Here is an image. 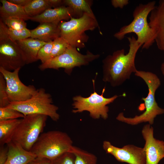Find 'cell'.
<instances>
[{"label": "cell", "mask_w": 164, "mask_h": 164, "mask_svg": "<svg viewBox=\"0 0 164 164\" xmlns=\"http://www.w3.org/2000/svg\"><path fill=\"white\" fill-rule=\"evenodd\" d=\"M128 52L124 49L117 50L108 55L102 61L103 81L113 87L122 85L137 70L135 63L137 53L141 46L134 36L127 37Z\"/></svg>", "instance_id": "obj_1"}, {"label": "cell", "mask_w": 164, "mask_h": 164, "mask_svg": "<svg viewBox=\"0 0 164 164\" xmlns=\"http://www.w3.org/2000/svg\"><path fill=\"white\" fill-rule=\"evenodd\" d=\"M156 1H152L146 4H140L133 12V20L128 25L121 27L115 33L114 37L122 40L125 36L134 33L137 36V41L143 49H148L155 42V36L147 20L148 17L155 8Z\"/></svg>", "instance_id": "obj_2"}, {"label": "cell", "mask_w": 164, "mask_h": 164, "mask_svg": "<svg viewBox=\"0 0 164 164\" xmlns=\"http://www.w3.org/2000/svg\"><path fill=\"white\" fill-rule=\"evenodd\" d=\"M135 75L142 79L148 87L147 96L142 98L144 101L145 110L142 114L133 118L125 117L123 113L121 112L117 115L116 119L131 125L146 122L152 125L157 115L164 113V109L158 106L155 97L156 91L161 84L160 80L156 74L151 72L137 70Z\"/></svg>", "instance_id": "obj_3"}, {"label": "cell", "mask_w": 164, "mask_h": 164, "mask_svg": "<svg viewBox=\"0 0 164 164\" xmlns=\"http://www.w3.org/2000/svg\"><path fill=\"white\" fill-rule=\"evenodd\" d=\"M73 142L66 132L52 130L42 133L30 150L37 157L51 160L67 152H71Z\"/></svg>", "instance_id": "obj_4"}, {"label": "cell", "mask_w": 164, "mask_h": 164, "mask_svg": "<svg viewBox=\"0 0 164 164\" xmlns=\"http://www.w3.org/2000/svg\"><path fill=\"white\" fill-rule=\"evenodd\" d=\"M99 26L95 16L84 13L79 18L72 17L67 21H62L58 24L60 36L71 46L77 48L85 47L89 36L85 33L93 30Z\"/></svg>", "instance_id": "obj_5"}, {"label": "cell", "mask_w": 164, "mask_h": 164, "mask_svg": "<svg viewBox=\"0 0 164 164\" xmlns=\"http://www.w3.org/2000/svg\"><path fill=\"white\" fill-rule=\"evenodd\" d=\"M7 107L16 110L26 116L39 114L49 117L57 121L60 115L57 113L58 107L53 104L51 94L45 89H37L36 92L29 99L23 101L11 102Z\"/></svg>", "instance_id": "obj_6"}, {"label": "cell", "mask_w": 164, "mask_h": 164, "mask_svg": "<svg viewBox=\"0 0 164 164\" xmlns=\"http://www.w3.org/2000/svg\"><path fill=\"white\" fill-rule=\"evenodd\" d=\"M48 117L39 114H29L21 119L13 135L12 141L30 151L42 133Z\"/></svg>", "instance_id": "obj_7"}, {"label": "cell", "mask_w": 164, "mask_h": 164, "mask_svg": "<svg viewBox=\"0 0 164 164\" xmlns=\"http://www.w3.org/2000/svg\"><path fill=\"white\" fill-rule=\"evenodd\" d=\"M77 49L70 45L62 54L40 64L39 68L44 70L48 69L58 70L63 68L67 73L70 75L75 67L87 65L100 57L99 54H94L88 50L86 54H82Z\"/></svg>", "instance_id": "obj_8"}, {"label": "cell", "mask_w": 164, "mask_h": 164, "mask_svg": "<svg viewBox=\"0 0 164 164\" xmlns=\"http://www.w3.org/2000/svg\"><path fill=\"white\" fill-rule=\"evenodd\" d=\"M105 91L104 87L101 94L100 95L94 89V92L88 97H84L80 95L73 97L72 112L76 113L87 111L93 119H98L101 118L106 119L109 111L107 105L113 102L119 96L115 95L109 98L105 97L103 96Z\"/></svg>", "instance_id": "obj_9"}, {"label": "cell", "mask_w": 164, "mask_h": 164, "mask_svg": "<svg viewBox=\"0 0 164 164\" xmlns=\"http://www.w3.org/2000/svg\"><path fill=\"white\" fill-rule=\"evenodd\" d=\"M6 27L0 19V67L12 71L21 68L26 63L19 46L8 36Z\"/></svg>", "instance_id": "obj_10"}, {"label": "cell", "mask_w": 164, "mask_h": 164, "mask_svg": "<svg viewBox=\"0 0 164 164\" xmlns=\"http://www.w3.org/2000/svg\"><path fill=\"white\" fill-rule=\"evenodd\" d=\"M21 68L12 71L0 67V73L4 77L6 83L7 91L10 103L26 101L37 92L33 85H26L20 80L19 72Z\"/></svg>", "instance_id": "obj_11"}, {"label": "cell", "mask_w": 164, "mask_h": 164, "mask_svg": "<svg viewBox=\"0 0 164 164\" xmlns=\"http://www.w3.org/2000/svg\"><path fill=\"white\" fill-rule=\"evenodd\" d=\"M102 146L107 153L112 155L119 162L129 164L146 163V155L144 148L132 145L119 148L113 145L108 141L103 142Z\"/></svg>", "instance_id": "obj_12"}, {"label": "cell", "mask_w": 164, "mask_h": 164, "mask_svg": "<svg viewBox=\"0 0 164 164\" xmlns=\"http://www.w3.org/2000/svg\"><path fill=\"white\" fill-rule=\"evenodd\" d=\"M150 125H145L142 131L145 142L144 148L146 155L145 164H158L164 158V141L154 138L153 128Z\"/></svg>", "instance_id": "obj_13"}, {"label": "cell", "mask_w": 164, "mask_h": 164, "mask_svg": "<svg viewBox=\"0 0 164 164\" xmlns=\"http://www.w3.org/2000/svg\"><path fill=\"white\" fill-rule=\"evenodd\" d=\"M149 14V23L154 34L155 42L164 54V0H160Z\"/></svg>", "instance_id": "obj_14"}, {"label": "cell", "mask_w": 164, "mask_h": 164, "mask_svg": "<svg viewBox=\"0 0 164 164\" xmlns=\"http://www.w3.org/2000/svg\"><path fill=\"white\" fill-rule=\"evenodd\" d=\"M73 15V10L71 8L62 5L47 9L40 14L31 17L30 20L40 23L48 22L58 25L62 20L68 21Z\"/></svg>", "instance_id": "obj_15"}, {"label": "cell", "mask_w": 164, "mask_h": 164, "mask_svg": "<svg viewBox=\"0 0 164 164\" xmlns=\"http://www.w3.org/2000/svg\"><path fill=\"white\" fill-rule=\"evenodd\" d=\"M7 145L8 149V157L5 164H28L37 157L17 142L12 141Z\"/></svg>", "instance_id": "obj_16"}, {"label": "cell", "mask_w": 164, "mask_h": 164, "mask_svg": "<svg viewBox=\"0 0 164 164\" xmlns=\"http://www.w3.org/2000/svg\"><path fill=\"white\" fill-rule=\"evenodd\" d=\"M25 57L26 64L36 62L38 53L46 43L38 39L29 37L16 41Z\"/></svg>", "instance_id": "obj_17"}, {"label": "cell", "mask_w": 164, "mask_h": 164, "mask_svg": "<svg viewBox=\"0 0 164 164\" xmlns=\"http://www.w3.org/2000/svg\"><path fill=\"white\" fill-rule=\"evenodd\" d=\"M30 37L47 43L53 41L60 36V32L58 25L51 23L43 22L35 29L30 30Z\"/></svg>", "instance_id": "obj_18"}, {"label": "cell", "mask_w": 164, "mask_h": 164, "mask_svg": "<svg viewBox=\"0 0 164 164\" xmlns=\"http://www.w3.org/2000/svg\"><path fill=\"white\" fill-rule=\"evenodd\" d=\"M2 4L0 6V19L18 18L25 21L30 20L31 17L26 13L24 7L10 2L8 0H0Z\"/></svg>", "instance_id": "obj_19"}, {"label": "cell", "mask_w": 164, "mask_h": 164, "mask_svg": "<svg viewBox=\"0 0 164 164\" xmlns=\"http://www.w3.org/2000/svg\"><path fill=\"white\" fill-rule=\"evenodd\" d=\"M21 119L0 121V146L7 145L12 141L14 132Z\"/></svg>", "instance_id": "obj_20"}, {"label": "cell", "mask_w": 164, "mask_h": 164, "mask_svg": "<svg viewBox=\"0 0 164 164\" xmlns=\"http://www.w3.org/2000/svg\"><path fill=\"white\" fill-rule=\"evenodd\" d=\"M63 4L71 8L73 10V17L79 18L84 13H87L95 16L91 8L89 1L86 0H64Z\"/></svg>", "instance_id": "obj_21"}, {"label": "cell", "mask_w": 164, "mask_h": 164, "mask_svg": "<svg viewBox=\"0 0 164 164\" xmlns=\"http://www.w3.org/2000/svg\"><path fill=\"white\" fill-rule=\"evenodd\" d=\"M51 8L48 0H32L24 7L26 13L30 17L40 14Z\"/></svg>", "instance_id": "obj_22"}, {"label": "cell", "mask_w": 164, "mask_h": 164, "mask_svg": "<svg viewBox=\"0 0 164 164\" xmlns=\"http://www.w3.org/2000/svg\"><path fill=\"white\" fill-rule=\"evenodd\" d=\"M71 152L75 155L74 164H97V158L94 154L73 146Z\"/></svg>", "instance_id": "obj_23"}, {"label": "cell", "mask_w": 164, "mask_h": 164, "mask_svg": "<svg viewBox=\"0 0 164 164\" xmlns=\"http://www.w3.org/2000/svg\"><path fill=\"white\" fill-rule=\"evenodd\" d=\"M69 46L67 42L61 37L56 38L53 41L50 59L62 54Z\"/></svg>", "instance_id": "obj_24"}, {"label": "cell", "mask_w": 164, "mask_h": 164, "mask_svg": "<svg viewBox=\"0 0 164 164\" xmlns=\"http://www.w3.org/2000/svg\"><path fill=\"white\" fill-rule=\"evenodd\" d=\"M24 115L14 109L7 107H0V121L23 118Z\"/></svg>", "instance_id": "obj_25"}, {"label": "cell", "mask_w": 164, "mask_h": 164, "mask_svg": "<svg viewBox=\"0 0 164 164\" xmlns=\"http://www.w3.org/2000/svg\"><path fill=\"white\" fill-rule=\"evenodd\" d=\"M6 31L9 38L14 41L30 37V30L27 28L20 30H17L9 28L6 26Z\"/></svg>", "instance_id": "obj_26"}, {"label": "cell", "mask_w": 164, "mask_h": 164, "mask_svg": "<svg viewBox=\"0 0 164 164\" xmlns=\"http://www.w3.org/2000/svg\"><path fill=\"white\" fill-rule=\"evenodd\" d=\"M1 20L9 28L20 30L26 28L25 21L18 18H10Z\"/></svg>", "instance_id": "obj_27"}, {"label": "cell", "mask_w": 164, "mask_h": 164, "mask_svg": "<svg viewBox=\"0 0 164 164\" xmlns=\"http://www.w3.org/2000/svg\"><path fill=\"white\" fill-rule=\"evenodd\" d=\"M53 44V41L46 43L39 50L37 55V60L43 63L50 58V55Z\"/></svg>", "instance_id": "obj_28"}, {"label": "cell", "mask_w": 164, "mask_h": 164, "mask_svg": "<svg viewBox=\"0 0 164 164\" xmlns=\"http://www.w3.org/2000/svg\"><path fill=\"white\" fill-rule=\"evenodd\" d=\"M5 80L0 73V107L7 106L9 104Z\"/></svg>", "instance_id": "obj_29"}, {"label": "cell", "mask_w": 164, "mask_h": 164, "mask_svg": "<svg viewBox=\"0 0 164 164\" xmlns=\"http://www.w3.org/2000/svg\"><path fill=\"white\" fill-rule=\"evenodd\" d=\"M75 157L71 152L63 153L51 161V164H74Z\"/></svg>", "instance_id": "obj_30"}, {"label": "cell", "mask_w": 164, "mask_h": 164, "mask_svg": "<svg viewBox=\"0 0 164 164\" xmlns=\"http://www.w3.org/2000/svg\"><path fill=\"white\" fill-rule=\"evenodd\" d=\"M8 147L5 145L0 147V164H5L7 159Z\"/></svg>", "instance_id": "obj_31"}, {"label": "cell", "mask_w": 164, "mask_h": 164, "mask_svg": "<svg viewBox=\"0 0 164 164\" xmlns=\"http://www.w3.org/2000/svg\"><path fill=\"white\" fill-rule=\"evenodd\" d=\"M28 164H51V161L46 158L37 157Z\"/></svg>", "instance_id": "obj_32"}, {"label": "cell", "mask_w": 164, "mask_h": 164, "mask_svg": "<svg viewBox=\"0 0 164 164\" xmlns=\"http://www.w3.org/2000/svg\"><path fill=\"white\" fill-rule=\"evenodd\" d=\"M111 2L114 8L122 9L129 4V1L128 0H112Z\"/></svg>", "instance_id": "obj_33"}, {"label": "cell", "mask_w": 164, "mask_h": 164, "mask_svg": "<svg viewBox=\"0 0 164 164\" xmlns=\"http://www.w3.org/2000/svg\"><path fill=\"white\" fill-rule=\"evenodd\" d=\"M13 4L24 7L29 4L32 0H8Z\"/></svg>", "instance_id": "obj_34"}, {"label": "cell", "mask_w": 164, "mask_h": 164, "mask_svg": "<svg viewBox=\"0 0 164 164\" xmlns=\"http://www.w3.org/2000/svg\"><path fill=\"white\" fill-rule=\"evenodd\" d=\"M48 1L52 7L56 8L62 5L63 0H48Z\"/></svg>", "instance_id": "obj_35"}, {"label": "cell", "mask_w": 164, "mask_h": 164, "mask_svg": "<svg viewBox=\"0 0 164 164\" xmlns=\"http://www.w3.org/2000/svg\"><path fill=\"white\" fill-rule=\"evenodd\" d=\"M160 69L162 74L164 76V62L161 64Z\"/></svg>", "instance_id": "obj_36"}]
</instances>
